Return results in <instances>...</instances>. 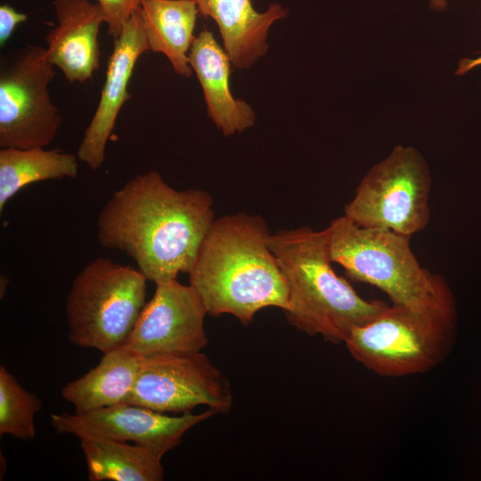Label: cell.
I'll return each instance as SVG.
<instances>
[{
	"mask_svg": "<svg viewBox=\"0 0 481 481\" xmlns=\"http://www.w3.org/2000/svg\"><path fill=\"white\" fill-rule=\"evenodd\" d=\"M330 257L349 279L383 291L393 305L421 309L453 298L444 278L422 267L411 237L362 227L344 215L326 228Z\"/></svg>",
	"mask_w": 481,
	"mask_h": 481,
	"instance_id": "obj_5",
	"label": "cell"
},
{
	"mask_svg": "<svg viewBox=\"0 0 481 481\" xmlns=\"http://www.w3.org/2000/svg\"><path fill=\"white\" fill-rule=\"evenodd\" d=\"M27 14L19 12L12 6L4 4L0 6V45L9 40L16 27L26 21Z\"/></svg>",
	"mask_w": 481,
	"mask_h": 481,
	"instance_id": "obj_22",
	"label": "cell"
},
{
	"mask_svg": "<svg viewBox=\"0 0 481 481\" xmlns=\"http://www.w3.org/2000/svg\"><path fill=\"white\" fill-rule=\"evenodd\" d=\"M126 403L162 413H185L206 405L216 414H228L233 399L225 376L205 354L196 352L141 357Z\"/></svg>",
	"mask_w": 481,
	"mask_h": 481,
	"instance_id": "obj_9",
	"label": "cell"
},
{
	"mask_svg": "<svg viewBox=\"0 0 481 481\" xmlns=\"http://www.w3.org/2000/svg\"><path fill=\"white\" fill-rule=\"evenodd\" d=\"M260 216L239 212L216 219L189 272L208 314L235 316L249 325L265 307H288V287L269 248Z\"/></svg>",
	"mask_w": 481,
	"mask_h": 481,
	"instance_id": "obj_2",
	"label": "cell"
},
{
	"mask_svg": "<svg viewBox=\"0 0 481 481\" xmlns=\"http://www.w3.org/2000/svg\"><path fill=\"white\" fill-rule=\"evenodd\" d=\"M145 36L150 51L164 54L174 71L191 77L189 52L200 13L195 0H141Z\"/></svg>",
	"mask_w": 481,
	"mask_h": 481,
	"instance_id": "obj_17",
	"label": "cell"
},
{
	"mask_svg": "<svg viewBox=\"0 0 481 481\" xmlns=\"http://www.w3.org/2000/svg\"><path fill=\"white\" fill-rule=\"evenodd\" d=\"M147 281L138 269L107 258L89 262L66 298L69 342L102 354L122 346L146 304Z\"/></svg>",
	"mask_w": 481,
	"mask_h": 481,
	"instance_id": "obj_6",
	"label": "cell"
},
{
	"mask_svg": "<svg viewBox=\"0 0 481 481\" xmlns=\"http://www.w3.org/2000/svg\"><path fill=\"white\" fill-rule=\"evenodd\" d=\"M455 336L453 297L421 309L387 306L354 329L345 345L352 357L374 374L401 378L425 373L442 363Z\"/></svg>",
	"mask_w": 481,
	"mask_h": 481,
	"instance_id": "obj_4",
	"label": "cell"
},
{
	"mask_svg": "<svg viewBox=\"0 0 481 481\" xmlns=\"http://www.w3.org/2000/svg\"><path fill=\"white\" fill-rule=\"evenodd\" d=\"M195 1L200 13L216 21L232 67L240 69H249L266 53L271 27L289 13L278 3L258 12L251 0Z\"/></svg>",
	"mask_w": 481,
	"mask_h": 481,
	"instance_id": "obj_15",
	"label": "cell"
},
{
	"mask_svg": "<svg viewBox=\"0 0 481 481\" xmlns=\"http://www.w3.org/2000/svg\"><path fill=\"white\" fill-rule=\"evenodd\" d=\"M478 66H481V53L476 58H463L460 60L455 75L463 76Z\"/></svg>",
	"mask_w": 481,
	"mask_h": 481,
	"instance_id": "obj_23",
	"label": "cell"
},
{
	"mask_svg": "<svg viewBox=\"0 0 481 481\" xmlns=\"http://www.w3.org/2000/svg\"><path fill=\"white\" fill-rule=\"evenodd\" d=\"M205 305L191 285L176 280L156 284L123 346L140 357L200 352L208 342Z\"/></svg>",
	"mask_w": 481,
	"mask_h": 481,
	"instance_id": "obj_10",
	"label": "cell"
},
{
	"mask_svg": "<svg viewBox=\"0 0 481 481\" xmlns=\"http://www.w3.org/2000/svg\"><path fill=\"white\" fill-rule=\"evenodd\" d=\"M148 51L150 46L139 6L122 33L114 39L100 100L77 149L78 159L93 171L99 169L105 160L106 144L118 113L131 97L127 87L135 66L138 59Z\"/></svg>",
	"mask_w": 481,
	"mask_h": 481,
	"instance_id": "obj_12",
	"label": "cell"
},
{
	"mask_svg": "<svg viewBox=\"0 0 481 481\" xmlns=\"http://www.w3.org/2000/svg\"><path fill=\"white\" fill-rule=\"evenodd\" d=\"M90 481H161L165 452L150 446L96 437H81Z\"/></svg>",
	"mask_w": 481,
	"mask_h": 481,
	"instance_id": "obj_18",
	"label": "cell"
},
{
	"mask_svg": "<svg viewBox=\"0 0 481 481\" xmlns=\"http://www.w3.org/2000/svg\"><path fill=\"white\" fill-rule=\"evenodd\" d=\"M268 244L288 287L286 319L297 330L345 343L354 329L388 306L364 299L334 272L326 229L280 230L270 235Z\"/></svg>",
	"mask_w": 481,
	"mask_h": 481,
	"instance_id": "obj_3",
	"label": "cell"
},
{
	"mask_svg": "<svg viewBox=\"0 0 481 481\" xmlns=\"http://www.w3.org/2000/svg\"><path fill=\"white\" fill-rule=\"evenodd\" d=\"M141 0H97L108 26V34L116 39L123 31Z\"/></svg>",
	"mask_w": 481,
	"mask_h": 481,
	"instance_id": "obj_21",
	"label": "cell"
},
{
	"mask_svg": "<svg viewBox=\"0 0 481 481\" xmlns=\"http://www.w3.org/2000/svg\"><path fill=\"white\" fill-rule=\"evenodd\" d=\"M53 8L57 25L45 37L47 59L69 83L83 84L100 67L102 11L89 0H55Z\"/></svg>",
	"mask_w": 481,
	"mask_h": 481,
	"instance_id": "obj_13",
	"label": "cell"
},
{
	"mask_svg": "<svg viewBox=\"0 0 481 481\" xmlns=\"http://www.w3.org/2000/svg\"><path fill=\"white\" fill-rule=\"evenodd\" d=\"M447 0H429V6L433 11L444 12L447 8Z\"/></svg>",
	"mask_w": 481,
	"mask_h": 481,
	"instance_id": "obj_24",
	"label": "cell"
},
{
	"mask_svg": "<svg viewBox=\"0 0 481 481\" xmlns=\"http://www.w3.org/2000/svg\"><path fill=\"white\" fill-rule=\"evenodd\" d=\"M431 175L412 146L396 145L362 178L344 216L366 228L412 237L430 219Z\"/></svg>",
	"mask_w": 481,
	"mask_h": 481,
	"instance_id": "obj_7",
	"label": "cell"
},
{
	"mask_svg": "<svg viewBox=\"0 0 481 481\" xmlns=\"http://www.w3.org/2000/svg\"><path fill=\"white\" fill-rule=\"evenodd\" d=\"M213 199L203 190L178 191L151 170L113 192L97 218V239L131 257L155 284L189 273L215 222Z\"/></svg>",
	"mask_w": 481,
	"mask_h": 481,
	"instance_id": "obj_1",
	"label": "cell"
},
{
	"mask_svg": "<svg viewBox=\"0 0 481 481\" xmlns=\"http://www.w3.org/2000/svg\"><path fill=\"white\" fill-rule=\"evenodd\" d=\"M78 158L60 149H0V212L23 187L40 181L76 178Z\"/></svg>",
	"mask_w": 481,
	"mask_h": 481,
	"instance_id": "obj_19",
	"label": "cell"
},
{
	"mask_svg": "<svg viewBox=\"0 0 481 481\" xmlns=\"http://www.w3.org/2000/svg\"><path fill=\"white\" fill-rule=\"evenodd\" d=\"M9 283V279L5 277L4 275H1L0 277V297L3 298V295H4V292L6 290V287Z\"/></svg>",
	"mask_w": 481,
	"mask_h": 481,
	"instance_id": "obj_25",
	"label": "cell"
},
{
	"mask_svg": "<svg viewBox=\"0 0 481 481\" xmlns=\"http://www.w3.org/2000/svg\"><path fill=\"white\" fill-rule=\"evenodd\" d=\"M41 407V399L23 388L17 379L1 365L0 436L32 440L36 436L35 416Z\"/></svg>",
	"mask_w": 481,
	"mask_h": 481,
	"instance_id": "obj_20",
	"label": "cell"
},
{
	"mask_svg": "<svg viewBox=\"0 0 481 481\" xmlns=\"http://www.w3.org/2000/svg\"><path fill=\"white\" fill-rule=\"evenodd\" d=\"M189 63L202 88L207 112L224 135L242 133L255 125L257 115L253 109L231 92L232 64L208 29H202L195 37L189 52Z\"/></svg>",
	"mask_w": 481,
	"mask_h": 481,
	"instance_id": "obj_14",
	"label": "cell"
},
{
	"mask_svg": "<svg viewBox=\"0 0 481 481\" xmlns=\"http://www.w3.org/2000/svg\"><path fill=\"white\" fill-rule=\"evenodd\" d=\"M102 355L95 367L61 390V396L74 406L75 413L126 403L128 399L141 357L123 346Z\"/></svg>",
	"mask_w": 481,
	"mask_h": 481,
	"instance_id": "obj_16",
	"label": "cell"
},
{
	"mask_svg": "<svg viewBox=\"0 0 481 481\" xmlns=\"http://www.w3.org/2000/svg\"><path fill=\"white\" fill-rule=\"evenodd\" d=\"M54 77L45 46L27 45L1 56L0 148H45L53 141L61 125L49 91Z\"/></svg>",
	"mask_w": 481,
	"mask_h": 481,
	"instance_id": "obj_8",
	"label": "cell"
},
{
	"mask_svg": "<svg viewBox=\"0 0 481 481\" xmlns=\"http://www.w3.org/2000/svg\"><path fill=\"white\" fill-rule=\"evenodd\" d=\"M216 414L212 409L169 416L142 405L122 403L85 413H52L59 434L96 437L150 446L165 453L179 445L184 434Z\"/></svg>",
	"mask_w": 481,
	"mask_h": 481,
	"instance_id": "obj_11",
	"label": "cell"
}]
</instances>
